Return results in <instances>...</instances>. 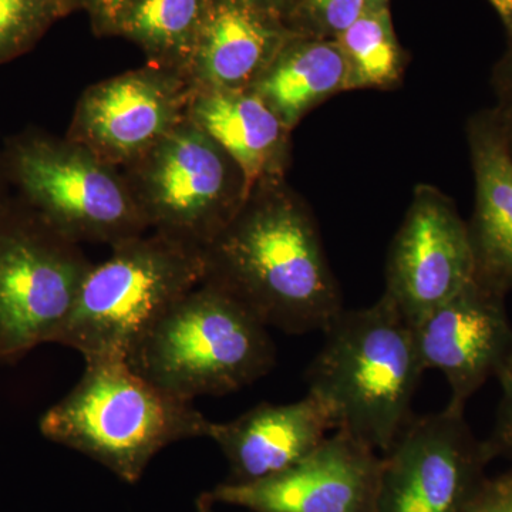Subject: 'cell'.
<instances>
[{"mask_svg":"<svg viewBox=\"0 0 512 512\" xmlns=\"http://www.w3.org/2000/svg\"><path fill=\"white\" fill-rule=\"evenodd\" d=\"M202 256V282L227 293L266 328L325 332L345 311L312 214L285 180L249 192Z\"/></svg>","mask_w":512,"mask_h":512,"instance_id":"obj_1","label":"cell"},{"mask_svg":"<svg viewBox=\"0 0 512 512\" xmlns=\"http://www.w3.org/2000/svg\"><path fill=\"white\" fill-rule=\"evenodd\" d=\"M323 333L306 370L308 394L328 410L333 429L382 456L412 420L426 372L413 326L382 296L369 308L343 311Z\"/></svg>","mask_w":512,"mask_h":512,"instance_id":"obj_2","label":"cell"},{"mask_svg":"<svg viewBox=\"0 0 512 512\" xmlns=\"http://www.w3.org/2000/svg\"><path fill=\"white\" fill-rule=\"evenodd\" d=\"M211 420L138 375L127 360H87L79 383L39 420L45 439L136 484L163 448L207 437Z\"/></svg>","mask_w":512,"mask_h":512,"instance_id":"obj_3","label":"cell"},{"mask_svg":"<svg viewBox=\"0 0 512 512\" xmlns=\"http://www.w3.org/2000/svg\"><path fill=\"white\" fill-rule=\"evenodd\" d=\"M134 372L181 402L251 386L276 363L268 328L227 293L201 282L131 349Z\"/></svg>","mask_w":512,"mask_h":512,"instance_id":"obj_4","label":"cell"},{"mask_svg":"<svg viewBox=\"0 0 512 512\" xmlns=\"http://www.w3.org/2000/svg\"><path fill=\"white\" fill-rule=\"evenodd\" d=\"M202 249L153 232L90 268L55 342L84 360H127L141 336L204 281Z\"/></svg>","mask_w":512,"mask_h":512,"instance_id":"obj_5","label":"cell"},{"mask_svg":"<svg viewBox=\"0 0 512 512\" xmlns=\"http://www.w3.org/2000/svg\"><path fill=\"white\" fill-rule=\"evenodd\" d=\"M2 158L16 197L77 244L113 248L150 229L123 171L70 138L28 128Z\"/></svg>","mask_w":512,"mask_h":512,"instance_id":"obj_6","label":"cell"},{"mask_svg":"<svg viewBox=\"0 0 512 512\" xmlns=\"http://www.w3.org/2000/svg\"><path fill=\"white\" fill-rule=\"evenodd\" d=\"M93 264L12 195L0 210V362L55 342Z\"/></svg>","mask_w":512,"mask_h":512,"instance_id":"obj_7","label":"cell"},{"mask_svg":"<svg viewBox=\"0 0 512 512\" xmlns=\"http://www.w3.org/2000/svg\"><path fill=\"white\" fill-rule=\"evenodd\" d=\"M121 171L148 228L200 249L227 227L248 197L241 168L188 117Z\"/></svg>","mask_w":512,"mask_h":512,"instance_id":"obj_8","label":"cell"},{"mask_svg":"<svg viewBox=\"0 0 512 512\" xmlns=\"http://www.w3.org/2000/svg\"><path fill=\"white\" fill-rule=\"evenodd\" d=\"M491 457L464 412L412 417L382 454L375 512H466Z\"/></svg>","mask_w":512,"mask_h":512,"instance_id":"obj_9","label":"cell"},{"mask_svg":"<svg viewBox=\"0 0 512 512\" xmlns=\"http://www.w3.org/2000/svg\"><path fill=\"white\" fill-rule=\"evenodd\" d=\"M474 281L468 225L443 192L419 185L387 256L384 298L414 328Z\"/></svg>","mask_w":512,"mask_h":512,"instance_id":"obj_10","label":"cell"},{"mask_svg":"<svg viewBox=\"0 0 512 512\" xmlns=\"http://www.w3.org/2000/svg\"><path fill=\"white\" fill-rule=\"evenodd\" d=\"M183 74L148 64L90 86L74 109L67 138L124 170L188 117Z\"/></svg>","mask_w":512,"mask_h":512,"instance_id":"obj_11","label":"cell"},{"mask_svg":"<svg viewBox=\"0 0 512 512\" xmlns=\"http://www.w3.org/2000/svg\"><path fill=\"white\" fill-rule=\"evenodd\" d=\"M382 456L332 431L315 450L275 476L222 483L208 491L215 504L251 512H375Z\"/></svg>","mask_w":512,"mask_h":512,"instance_id":"obj_12","label":"cell"},{"mask_svg":"<svg viewBox=\"0 0 512 512\" xmlns=\"http://www.w3.org/2000/svg\"><path fill=\"white\" fill-rule=\"evenodd\" d=\"M504 298L474 281L414 326L424 370H439L450 386L448 409L464 412L512 355Z\"/></svg>","mask_w":512,"mask_h":512,"instance_id":"obj_13","label":"cell"},{"mask_svg":"<svg viewBox=\"0 0 512 512\" xmlns=\"http://www.w3.org/2000/svg\"><path fill=\"white\" fill-rule=\"evenodd\" d=\"M295 33L254 0H210L184 74L191 92L251 90Z\"/></svg>","mask_w":512,"mask_h":512,"instance_id":"obj_14","label":"cell"},{"mask_svg":"<svg viewBox=\"0 0 512 512\" xmlns=\"http://www.w3.org/2000/svg\"><path fill=\"white\" fill-rule=\"evenodd\" d=\"M333 430L328 410L306 394L299 402L262 403L237 419L211 421L207 437L227 458L229 481L252 483L292 467Z\"/></svg>","mask_w":512,"mask_h":512,"instance_id":"obj_15","label":"cell"},{"mask_svg":"<svg viewBox=\"0 0 512 512\" xmlns=\"http://www.w3.org/2000/svg\"><path fill=\"white\" fill-rule=\"evenodd\" d=\"M476 175V211L468 225L476 281L500 295L512 289V156L497 110L468 126Z\"/></svg>","mask_w":512,"mask_h":512,"instance_id":"obj_16","label":"cell"},{"mask_svg":"<svg viewBox=\"0 0 512 512\" xmlns=\"http://www.w3.org/2000/svg\"><path fill=\"white\" fill-rule=\"evenodd\" d=\"M188 119L237 163L248 194L285 180L292 130L252 90L192 93Z\"/></svg>","mask_w":512,"mask_h":512,"instance_id":"obj_17","label":"cell"},{"mask_svg":"<svg viewBox=\"0 0 512 512\" xmlns=\"http://www.w3.org/2000/svg\"><path fill=\"white\" fill-rule=\"evenodd\" d=\"M251 90L293 130L313 107L349 90L348 62L336 40L295 33Z\"/></svg>","mask_w":512,"mask_h":512,"instance_id":"obj_18","label":"cell"},{"mask_svg":"<svg viewBox=\"0 0 512 512\" xmlns=\"http://www.w3.org/2000/svg\"><path fill=\"white\" fill-rule=\"evenodd\" d=\"M208 2L124 0L99 32L126 37L144 50L150 64L184 76Z\"/></svg>","mask_w":512,"mask_h":512,"instance_id":"obj_19","label":"cell"},{"mask_svg":"<svg viewBox=\"0 0 512 512\" xmlns=\"http://www.w3.org/2000/svg\"><path fill=\"white\" fill-rule=\"evenodd\" d=\"M349 67V90L389 89L402 79L406 55L389 6L367 9L336 39Z\"/></svg>","mask_w":512,"mask_h":512,"instance_id":"obj_20","label":"cell"},{"mask_svg":"<svg viewBox=\"0 0 512 512\" xmlns=\"http://www.w3.org/2000/svg\"><path fill=\"white\" fill-rule=\"evenodd\" d=\"M80 0H0V64L30 52Z\"/></svg>","mask_w":512,"mask_h":512,"instance_id":"obj_21","label":"cell"},{"mask_svg":"<svg viewBox=\"0 0 512 512\" xmlns=\"http://www.w3.org/2000/svg\"><path fill=\"white\" fill-rule=\"evenodd\" d=\"M367 8V0H302L291 28L302 35L336 40Z\"/></svg>","mask_w":512,"mask_h":512,"instance_id":"obj_22","label":"cell"},{"mask_svg":"<svg viewBox=\"0 0 512 512\" xmlns=\"http://www.w3.org/2000/svg\"><path fill=\"white\" fill-rule=\"evenodd\" d=\"M501 386V400L497 420L490 440L485 441L493 456L505 453L512 456V355L497 373Z\"/></svg>","mask_w":512,"mask_h":512,"instance_id":"obj_23","label":"cell"},{"mask_svg":"<svg viewBox=\"0 0 512 512\" xmlns=\"http://www.w3.org/2000/svg\"><path fill=\"white\" fill-rule=\"evenodd\" d=\"M466 512H512V474L481 485Z\"/></svg>","mask_w":512,"mask_h":512,"instance_id":"obj_24","label":"cell"},{"mask_svg":"<svg viewBox=\"0 0 512 512\" xmlns=\"http://www.w3.org/2000/svg\"><path fill=\"white\" fill-rule=\"evenodd\" d=\"M495 82L501 96L500 107H512V42L510 49L495 69Z\"/></svg>","mask_w":512,"mask_h":512,"instance_id":"obj_25","label":"cell"},{"mask_svg":"<svg viewBox=\"0 0 512 512\" xmlns=\"http://www.w3.org/2000/svg\"><path fill=\"white\" fill-rule=\"evenodd\" d=\"M123 2L124 0H84V8L92 15L94 28L99 30Z\"/></svg>","mask_w":512,"mask_h":512,"instance_id":"obj_26","label":"cell"},{"mask_svg":"<svg viewBox=\"0 0 512 512\" xmlns=\"http://www.w3.org/2000/svg\"><path fill=\"white\" fill-rule=\"evenodd\" d=\"M254 2L284 20L286 25L291 28V20L302 0H254Z\"/></svg>","mask_w":512,"mask_h":512,"instance_id":"obj_27","label":"cell"},{"mask_svg":"<svg viewBox=\"0 0 512 512\" xmlns=\"http://www.w3.org/2000/svg\"><path fill=\"white\" fill-rule=\"evenodd\" d=\"M488 2L500 16L507 35L510 37V42H512V0H488Z\"/></svg>","mask_w":512,"mask_h":512,"instance_id":"obj_28","label":"cell"},{"mask_svg":"<svg viewBox=\"0 0 512 512\" xmlns=\"http://www.w3.org/2000/svg\"><path fill=\"white\" fill-rule=\"evenodd\" d=\"M498 116H500L501 126H503L505 140L512 156V107H498Z\"/></svg>","mask_w":512,"mask_h":512,"instance_id":"obj_29","label":"cell"},{"mask_svg":"<svg viewBox=\"0 0 512 512\" xmlns=\"http://www.w3.org/2000/svg\"><path fill=\"white\" fill-rule=\"evenodd\" d=\"M8 177H6L5 165H3L2 151H0V210L5 207L6 202L12 197L10 194Z\"/></svg>","mask_w":512,"mask_h":512,"instance_id":"obj_30","label":"cell"},{"mask_svg":"<svg viewBox=\"0 0 512 512\" xmlns=\"http://www.w3.org/2000/svg\"><path fill=\"white\" fill-rule=\"evenodd\" d=\"M214 505L215 503L207 491V493H202L195 501V512H214Z\"/></svg>","mask_w":512,"mask_h":512,"instance_id":"obj_31","label":"cell"},{"mask_svg":"<svg viewBox=\"0 0 512 512\" xmlns=\"http://www.w3.org/2000/svg\"><path fill=\"white\" fill-rule=\"evenodd\" d=\"M389 2L390 0H367V6H369L367 9L386 8L389 6Z\"/></svg>","mask_w":512,"mask_h":512,"instance_id":"obj_32","label":"cell"},{"mask_svg":"<svg viewBox=\"0 0 512 512\" xmlns=\"http://www.w3.org/2000/svg\"><path fill=\"white\" fill-rule=\"evenodd\" d=\"M80 2H82L83 8H84V0H80Z\"/></svg>","mask_w":512,"mask_h":512,"instance_id":"obj_33","label":"cell"}]
</instances>
